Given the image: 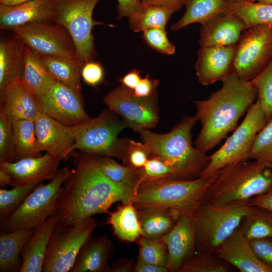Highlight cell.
<instances>
[{"instance_id": "cell-19", "label": "cell", "mask_w": 272, "mask_h": 272, "mask_svg": "<svg viewBox=\"0 0 272 272\" xmlns=\"http://www.w3.org/2000/svg\"><path fill=\"white\" fill-rule=\"evenodd\" d=\"M161 239L167 248L168 272H179L184 263L197 252L192 217L181 215Z\"/></svg>"}, {"instance_id": "cell-22", "label": "cell", "mask_w": 272, "mask_h": 272, "mask_svg": "<svg viewBox=\"0 0 272 272\" xmlns=\"http://www.w3.org/2000/svg\"><path fill=\"white\" fill-rule=\"evenodd\" d=\"M220 258L241 272H272L256 257L249 241L238 227L215 250Z\"/></svg>"}, {"instance_id": "cell-14", "label": "cell", "mask_w": 272, "mask_h": 272, "mask_svg": "<svg viewBox=\"0 0 272 272\" xmlns=\"http://www.w3.org/2000/svg\"><path fill=\"white\" fill-rule=\"evenodd\" d=\"M156 97L157 94L147 98L138 97L132 90L121 85L110 91L103 102L122 118L127 127L140 133L154 127L158 123Z\"/></svg>"}, {"instance_id": "cell-39", "label": "cell", "mask_w": 272, "mask_h": 272, "mask_svg": "<svg viewBox=\"0 0 272 272\" xmlns=\"http://www.w3.org/2000/svg\"><path fill=\"white\" fill-rule=\"evenodd\" d=\"M137 242L139 249L138 259L161 266H167V248L161 238H149L142 236Z\"/></svg>"}, {"instance_id": "cell-43", "label": "cell", "mask_w": 272, "mask_h": 272, "mask_svg": "<svg viewBox=\"0 0 272 272\" xmlns=\"http://www.w3.org/2000/svg\"><path fill=\"white\" fill-rule=\"evenodd\" d=\"M16 161L13 122L7 115L0 109V163Z\"/></svg>"}, {"instance_id": "cell-3", "label": "cell", "mask_w": 272, "mask_h": 272, "mask_svg": "<svg viewBox=\"0 0 272 272\" xmlns=\"http://www.w3.org/2000/svg\"><path fill=\"white\" fill-rule=\"evenodd\" d=\"M197 121L195 115L186 116L167 133H156L149 129L140 132L150 157L163 160L177 179L197 178L209 163V156L192 144L191 130Z\"/></svg>"}, {"instance_id": "cell-57", "label": "cell", "mask_w": 272, "mask_h": 272, "mask_svg": "<svg viewBox=\"0 0 272 272\" xmlns=\"http://www.w3.org/2000/svg\"><path fill=\"white\" fill-rule=\"evenodd\" d=\"M255 2L262 4L272 5V0H256Z\"/></svg>"}, {"instance_id": "cell-55", "label": "cell", "mask_w": 272, "mask_h": 272, "mask_svg": "<svg viewBox=\"0 0 272 272\" xmlns=\"http://www.w3.org/2000/svg\"><path fill=\"white\" fill-rule=\"evenodd\" d=\"M134 264L132 259H120L114 261L110 266V272L133 271Z\"/></svg>"}, {"instance_id": "cell-51", "label": "cell", "mask_w": 272, "mask_h": 272, "mask_svg": "<svg viewBox=\"0 0 272 272\" xmlns=\"http://www.w3.org/2000/svg\"><path fill=\"white\" fill-rule=\"evenodd\" d=\"M145 7L160 6L175 12L181 10L186 0H142Z\"/></svg>"}, {"instance_id": "cell-56", "label": "cell", "mask_w": 272, "mask_h": 272, "mask_svg": "<svg viewBox=\"0 0 272 272\" xmlns=\"http://www.w3.org/2000/svg\"><path fill=\"white\" fill-rule=\"evenodd\" d=\"M30 0H4L0 2V4H3L6 5L12 6L15 5L20 3H22Z\"/></svg>"}, {"instance_id": "cell-29", "label": "cell", "mask_w": 272, "mask_h": 272, "mask_svg": "<svg viewBox=\"0 0 272 272\" xmlns=\"http://www.w3.org/2000/svg\"><path fill=\"white\" fill-rule=\"evenodd\" d=\"M186 10L181 18L170 27L177 31L196 23L202 24L221 13L231 11L228 0H186Z\"/></svg>"}, {"instance_id": "cell-5", "label": "cell", "mask_w": 272, "mask_h": 272, "mask_svg": "<svg viewBox=\"0 0 272 272\" xmlns=\"http://www.w3.org/2000/svg\"><path fill=\"white\" fill-rule=\"evenodd\" d=\"M216 177V173L193 179L141 180L137 187L132 203L136 209H169L181 215L192 217Z\"/></svg>"}, {"instance_id": "cell-45", "label": "cell", "mask_w": 272, "mask_h": 272, "mask_svg": "<svg viewBox=\"0 0 272 272\" xmlns=\"http://www.w3.org/2000/svg\"><path fill=\"white\" fill-rule=\"evenodd\" d=\"M141 180L155 179H177L172 168L163 160L150 157L145 165L139 169Z\"/></svg>"}, {"instance_id": "cell-11", "label": "cell", "mask_w": 272, "mask_h": 272, "mask_svg": "<svg viewBox=\"0 0 272 272\" xmlns=\"http://www.w3.org/2000/svg\"><path fill=\"white\" fill-rule=\"evenodd\" d=\"M96 226L92 217L66 226L58 220L49 240L42 271H70L81 247Z\"/></svg>"}, {"instance_id": "cell-28", "label": "cell", "mask_w": 272, "mask_h": 272, "mask_svg": "<svg viewBox=\"0 0 272 272\" xmlns=\"http://www.w3.org/2000/svg\"><path fill=\"white\" fill-rule=\"evenodd\" d=\"M34 231V229H27L1 232V272H20L22 261L20 256Z\"/></svg>"}, {"instance_id": "cell-20", "label": "cell", "mask_w": 272, "mask_h": 272, "mask_svg": "<svg viewBox=\"0 0 272 272\" xmlns=\"http://www.w3.org/2000/svg\"><path fill=\"white\" fill-rule=\"evenodd\" d=\"M236 45L200 47L195 65L198 82L209 86L223 81L231 72Z\"/></svg>"}, {"instance_id": "cell-13", "label": "cell", "mask_w": 272, "mask_h": 272, "mask_svg": "<svg viewBox=\"0 0 272 272\" xmlns=\"http://www.w3.org/2000/svg\"><path fill=\"white\" fill-rule=\"evenodd\" d=\"M13 35L39 56H52L77 59L74 41L67 30L54 22L28 23L11 30Z\"/></svg>"}, {"instance_id": "cell-40", "label": "cell", "mask_w": 272, "mask_h": 272, "mask_svg": "<svg viewBox=\"0 0 272 272\" xmlns=\"http://www.w3.org/2000/svg\"><path fill=\"white\" fill-rule=\"evenodd\" d=\"M37 184L13 187L11 189H0V221L3 222L22 203Z\"/></svg>"}, {"instance_id": "cell-8", "label": "cell", "mask_w": 272, "mask_h": 272, "mask_svg": "<svg viewBox=\"0 0 272 272\" xmlns=\"http://www.w3.org/2000/svg\"><path fill=\"white\" fill-rule=\"evenodd\" d=\"M109 108L95 118L72 126L74 149L90 155L122 159L126 139H119L118 135L127 126Z\"/></svg>"}, {"instance_id": "cell-53", "label": "cell", "mask_w": 272, "mask_h": 272, "mask_svg": "<svg viewBox=\"0 0 272 272\" xmlns=\"http://www.w3.org/2000/svg\"><path fill=\"white\" fill-rule=\"evenodd\" d=\"M141 79V71L134 69L128 72L118 81L122 86L133 90L138 86Z\"/></svg>"}, {"instance_id": "cell-36", "label": "cell", "mask_w": 272, "mask_h": 272, "mask_svg": "<svg viewBox=\"0 0 272 272\" xmlns=\"http://www.w3.org/2000/svg\"><path fill=\"white\" fill-rule=\"evenodd\" d=\"M231 9L242 18L247 28L258 25H272V5L246 0L231 4Z\"/></svg>"}, {"instance_id": "cell-48", "label": "cell", "mask_w": 272, "mask_h": 272, "mask_svg": "<svg viewBox=\"0 0 272 272\" xmlns=\"http://www.w3.org/2000/svg\"><path fill=\"white\" fill-rule=\"evenodd\" d=\"M249 242L258 260L272 269V236L252 239Z\"/></svg>"}, {"instance_id": "cell-17", "label": "cell", "mask_w": 272, "mask_h": 272, "mask_svg": "<svg viewBox=\"0 0 272 272\" xmlns=\"http://www.w3.org/2000/svg\"><path fill=\"white\" fill-rule=\"evenodd\" d=\"M38 147L59 161L66 159L75 150L72 126L65 125L40 112L34 119Z\"/></svg>"}, {"instance_id": "cell-35", "label": "cell", "mask_w": 272, "mask_h": 272, "mask_svg": "<svg viewBox=\"0 0 272 272\" xmlns=\"http://www.w3.org/2000/svg\"><path fill=\"white\" fill-rule=\"evenodd\" d=\"M99 159L102 172L112 182L137 188L141 181L139 169L120 165L110 157L99 156Z\"/></svg>"}, {"instance_id": "cell-44", "label": "cell", "mask_w": 272, "mask_h": 272, "mask_svg": "<svg viewBox=\"0 0 272 272\" xmlns=\"http://www.w3.org/2000/svg\"><path fill=\"white\" fill-rule=\"evenodd\" d=\"M150 157V151L146 144L126 139L122 158L124 165L140 169L145 165Z\"/></svg>"}, {"instance_id": "cell-33", "label": "cell", "mask_w": 272, "mask_h": 272, "mask_svg": "<svg viewBox=\"0 0 272 272\" xmlns=\"http://www.w3.org/2000/svg\"><path fill=\"white\" fill-rule=\"evenodd\" d=\"M238 229L249 241L272 236V212L260 207L250 206Z\"/></svg>"}, {"instance_id": "cell-4", "label": "cell", "mask_w": 272, "mask_h": 272, "mask_svg": "<svg viewBox=\"0 0 272 272\" xmlns=\"http://www.w3.org/2000/svg\"><path fill=\"white\" fill-rule=\"evenodd\" d=\"M272 185V163L242 161L228 164L216 172L204 200L216 205L248 201Z\"/></svg>"}, {"instance_id": "cell-52", "label": "cell", "mask_w": 272, "mask_h": 272, "mask_svg": "<svg viewBox=\"0 0 272 272\" xmlns=\"http://www.w3.org/2000/svg\"><path fill=\"white\" fill-rule=\"evenodd\" d=\"M248 202L250 206L260 207L272 212V185L264 193L250 198Z\"/></svg>"}, {"instance_id": "cell-1", "label": "cell", "mask_w": 272, "mask_h": 272, "mask_svg": "<svg viewBox=\"0 0 272 272\" xmlns=\"http://www.w3.org/2000/svg\"><path fill=\"white\" fill-rule=\"evenodd\" d=\"M75 168L64 183L56 214L71 226L98 214L109 213L115 203L133 202L136 188L116 184L102 172L99 156L82 152L74 157Z\"/></svg>"}, {"instance_id": "cell-9", "label": "cell", "mask_w": 272, "mask_h": 272, "mask_svg": "<svg viewBox=\"0 0 272 272\" xmlns=\"http://www.w3.org/2000/svg\"><path fill=\"white\" fill-rule=\"evenodd\" d=\"M54 22L62 26L71 36L76 49L77 59L83 65L96 56L92 31L103 23L93 19L94 10L100 0H54Z\"/></svg>"}, {"instance_id": "cell-38", "label": "cell", "mask_w": 272, "mask_h": 272, "mask_svg": "<svg viewBox=\"0 0 272 272\" xmlns=\"http://www.w3.org/2000/svg\"><path fill=\"white\" fill-rule=\"evenodd\" d=\"M174 13L172 10L160 6L145 7L144 12L138 19L129 23V27L135 32H143L150 29H165Z\"/></svg>"}, {"instance_id": "cell-50", "label": "cell", "mask_w": 272, "mask_h": 272, "mask_svg": "<svg viewBox=\"0 0 272 272\" xmlns=\"http://www.w3.org/2000/svg\"><path fill=\"white\" fill-rule=\"evenodd\" d=\"M160 82L158 80L150 78L149 75L142 78L139 84L133 90L134 95L141 98H147L156 94V89Z\"/></svg>"}, {"instance_id": "cell-27", "label": "cell", "mask_w": 272, "mask_h": 272, "mask_svg": "<svg viewBox=\"0 0 272 272\" xmlns=\"http://www.w3.org/2000/svg\"><path fill=\"white\" fill-rule=\"evenodd\" d=\"M142 231V236L161 238L175 226L181 214L164 208H148L137 209Z\"/></svg>"}, {"instance_id": "cell-46", "label": "cell", "mask_w": 272, "mask_h": 272, "mask_svg": "<svg viewBox=\"0 0 272 272\" xmlns=\"http://www.w3.org/2000/svg\"><path fill=\"white\" fill-rule=\"evenodd\" d=\"M142 32L144 41L153 49L168 55L175 53V46L169 40L165 29H150Z\"/></svg>"}, {"instance_id": "cell-7", "label": "cell", "mask_w": 272, "mask_h": 272, "mask_svg": "<svg viewBox=\"0 0 272 272\" xmlns=\"http://www.w3.org/2000/svg\"><path fill=\"white\" fill-rule=\"evenodd\" d=\"M72 172L69 167L61 168L50 182L38 184L21 205L1 223V232L35 229L56 213L62 185Z\"/></svg>"}, {"instance_id": "cell-23", "label": "cell", "mask_w": 272, "mask_h": 272, "mask_svg": "<svg viewBox=\"0 0 272 272\" xmlns=\"http://www.w3.org/2000/svg\"><path fill=\"white\" fill-rule=\"evenodd\" d=\"M0 104V109L12 122L20 119L34 120L41 112L37 96L21 79L8 86Z\"/></svg>"}, {"instance_id": "cell-6", "label": "cell", "mask_w": 272, "mask_h": 272, "mask_svg": "<svg viewBox=\"0 0 272 272\" xmlns=\"http://www.w3.org/2000/svg\"><path fill=\"white\" fill-rule=\"evenodd\" d=\"M250 205L239 201L216 205L203 200L192 219L197 252H214L239 227Z\"/></svg>"}, {"instance_id": "cell-25", "label": "cell", "mask_w": 272, "mask_h": 272, "mask_svg": "<svg viewBox=\"0 0 272 272\" xmlns=\"http://www.w3.org/2000/svg\"><path fill=\"white\" fill-rule=\"evenodd\" d=\"M113 245L106 236H91L81 247L71 272L109 271Z\"/></svg>"}, {"instance_id": "cell-54", "label": "cell", "mask_w": 272, "mask_h": 272, "mask_svg": "<svg viewBox=\"0 0 272 272\" xmlns=\"http://www.w3.org/2000/svg\"><path fill=\"white\" fill-rule=\"evenodd\" d=\"M135 272H168L166 267L146 262L137 259L134 265Z\"/></svg>"}, {"instance_id": "cell-42", "label": "cell", "mask_w": 272, "mask_h": 272, "mask_svg": "<svg viewBox=\"0 0 272 272\" xmlns=\"http://www.w3.org/2000/svg\"><path fill=\"white\" fill-rule=\"evenodd\" d=\"M249 159L272 163V117L257 134L250 153Z\"/></svg>"}, {"instance_id": "cell-41", "label": "cell", "mask_w": 272, "mask_h": 272, "mask_svg": "<svg viewBox=\"0 0 272 272\" xmlns=\"http://www.w3.org/2000/svg\"><path fill=\"white\" fill-rule=\"evenodd\" d=\"M251 82L256 88L257 99L268 120L272 117V58Z\"/></svg>"}, {"instance_id": "cell-32", "label": "cell", "mask_w": 272, "mask_h": 272, "mask_svg": "<svg viewBox=\"0 0 272 272\" xmlns=\"http://www.w3.org/2000/svg\"><path fill=\"white\" fill-rule=\"evenodd\" d=\"M21 80L37 98L44 94L55 81L42 64L40 57L26 45Z\"/></svg>"}, {"instance_id": "cell-10", "label": "cell", "mask_w": 272, "mask_h": 272, "mask_svg": "<svg viewBox=\"0 0 272 272\" xmlns=\"http://www.w3.org/2000/svg\"><path fill=\"white\" fill-rule=\"evenodd\" d=\"M267 121L257 99L247 111L241 124L224 144L209 156V163L200 177L214 174L228 164L248 160L254 139Z\"/></svg>"}, {"instance_id": "cell-2", "label": "cell", "mask_w": 272, "mask_h": 272, "mask_svg": "<svg viewBox=\"0 0 272 272\" xmlns=\"http://www.w3.org/2000/svg\"><path fill=\"white\" fill-rule=\"evenodd\" d=\"M222 83V87L208 99L194 101L195 115L201 124L194 144L206 153L235 129L240 118L257 97L256 88L251 82L240 80L231 71Z\"/></svg>"}, {"instance_id": "cell-31", "label": "cell", "mask_w": 272, "mask_h": 272, "mask_svg": "<svg viewBox=\"0 0 272 272\" xmlns=\"http://www.w3.org/2000/svg\"><path fill=\"white\" fill-rule=\"evenodd\" d=\"M45 68L56 81L81 94V71L83 65L76 59L39 56Z\"/></svg>"}, {"instance_id": "cell-26", "label": "cell", "mask_w": 272, "mask_h": 272, "mask_svg": "<svg viewBox=\"0 0 272 272\" xmlns=\"http://www.w3.org/2000/svg\"><path fill=\"white\" fill-rule=\"evenodd\" d=\"M26 45L14 35L0 41V101L8 86L21 79L24 68Z\"/></svg>"}, {"instance_id": "cell-60", "label": "cell", "mask_w": 272, "mask_h": 272, "mask_svg": "<svg viewBox=\"0 0 272 272\" xmlns=\"http://www.w3.org/2000/svg\"><path fill=\"white\" fill-rule=\"evenodd\" d=\"M4 1V0H0V2H2V1Z\"/></svg>"}, {"instance_id": "cell-16", "label": "cell", "mask_w": 272, "mask_h": 272, "mask_svg": "<svg viewBox=\"0 0 272 272\" xmlns=\"http://www.w3.org/2000/svg\"><path fill=\"white\" fill-rule=\"evenodd\" d=\"M60 161L46 153L26 157L13 162L0 163V185L12 187L39 184L51 180L56 175Z\"/></svg>"}, {"instance_id": "cell-49", "label": "cell", "mask_w": 272, "mask_h": 272, "mask_svg": "<svg viewBox=\"0 0 272 272\" xmlns=\"http://www.w3.org/2000/svg\"><path fill=\"white\" fill-rule=\"evenodd\" d=\"M104 70L101 64L94 60L86 63L82 67L81 77L87 84L95 87L103 81Z\"/></svg>"}, {"instance_id": "cell-58", "label": "cell", "mask_w": 272, "mask_h": 272, "mask_svg": "<svg viewBox=\"0 0 272 272\" xmlns=\"http://www.w3.org/2000/svg\"><path fill=\"white\" fill-rule=\"evenodd\" d=\"M246 1V0H228L229 2L231 4H235V3L242 2H244V1Z\"/></svg>"}, {"instance_id": "cell-21", "label": "cell", "mask_w": 272, "mask_h": 272, "mask_svg": "<svg viewBox=\"0 0 272 272\" xmlns=\"http://www.w3.org/2000/svg\"><path fill=\"white\" fill-rule=\"evenodd\" d=\"M54 0H30L15 5L0 4V28L11 30L35 22H54Z\"/></svg>"}, {"instance_id": "cell-37", "label": "cell", "mask_w": 272, "mask_h": 272, "mask_svg": "<svg viewBox=\"0 0 272 272\" xmlns=\"http://www.w3.org/2000/svg\"><path fill=\"white\" fill-rule=\"evenodd\" d=\"M232 266L214 252H196L183 264L179 272H229Z\"/></svg>"}, {"instance_id": "cell-59", "label": "cell", "mask_w": 272, "mask_h": 272, "mask_svg": "<svg viewBox=\"0 0 272 272\" xmlns=\"http://www.w3.org/2000/svg\"><path fill=\"white\" fill-rule=\"evenodd\" d=\"M249 2H256V0H247Z\"/></svg>"}, {"instance_id": "cell-15", "label": "cell", "mask_w": 272, "mask_h": 272, "mask_svg": "<svg viewBox=\"0 0 272 272\" xmlns=\"http://www.w3.org/2000/svg\"><path fill=\"white\" fill-rule=\"evenodd\" d=\"M37 99L41 112L65 125L76 126L91 118L81 94L55 80Z\"/></svg>"}, {"instance_id": "cell-12", "label": "cell", "mask_w": 272, "mask_h": 272, "mask_svg": "<svg viewBox=\"0 0 272 272\" xmlns=\"http://www.w3.org/2000/svg\"><path fill=\"white\" fill-rule=\"evenodd\" d=\"M272 58V25L248 28L236 45L231 71L241 80L251 81Z\"/></svg>"}, {"instance_id": "cell-18", "label": "cell", "mask_w": 272, "mask_h": 272, "mask_svg": "<svg viewBox=\"0 0 272 272\" xmlns=\"http://www.w3.org/2000/svg\"><path fill=\"white\" fill-rule=\"evenodd\" d=\"M247 29L244 21L232 10L221 13L201 24L200 47L233 46Z\"/></svg>"}, {"instance_id": "cell-34", "label": "cell", "mask_w": 272, "mask_h": 272, "mask_svg": "<svg viewBox=\"0 0 272 272\" xmlns=\"http://www.w3.org/2000/svg\"><path fill=\"white\" fill-rule=\"evenodd\" d=\"M13 134L17 161L41 156L33 120L20 119L13 122Z\"/></svg>"}, {"instance_id": "cell-30", "label": "cell", "mask_w": 272, "mask_h": 272, "mask_svg": "<svg viewBox=\"0 0 272 272\" xmlns=\"http://www.w3.org/2000/svg\"><path fill=\"white\" fill-rule=\"evenodd\" d=\"M107 223L113 234L121 241L137 242L142 237V231L137 210L132 202L122 204L115 211L109 212Z\"/></svg>"}, {"instance_id": "cell-47", "label": "cell", "mask_w": 272, "mask_h": 272, "mask_svg": "<svg viewBox=\"0 0 272 272\" xmlns=\"http://www.w3.org/2000/svg\"><path fill=\"white\" fill-rule=\"evenodd\" d=\"M117 19H128L129 23L138 19L144 12L145 7L142 0H116Z\"/></svg>"}, {"instance_id": "cell-24", "label": "cell", "mask_w": 272, "mask_h": 272, "mask_svg": "<svg viewBox=\"0 0 272 272\" xmlns=\"http://www.w3.org/2000/svg\"><path fill=\"white\" fill-rule=\"evenodd\" d=\"M59 220L56 213L49 217L34 231L23 247L20 272H41L53 230Z\"/></svg>"}]
</instances>
